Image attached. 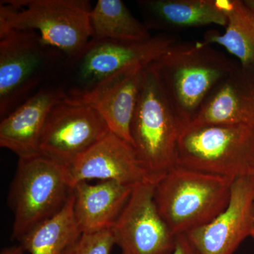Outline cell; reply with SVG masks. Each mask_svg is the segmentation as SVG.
Masks as SVG:
<instances>
[{"label": "cell", "instance_id": "cell-10", "mask_svg": "<svg viewBox=\"0 0 254 254\" xmlns=\"http://www.w3.org/2000/svg\"><path fill=\"white\" fill-rule=\"evenodd\" d=\"M155 185L150 180L135 185L111 228L122 254H171L175 250L177 237L159 213Z\"/></svg>", "mask_w": 254, "mask_h": 254}, {"label": "cell", "instance_id": "cell-11", "mask_svg": "<svg viewBox=\"0 0 254 254\" xmlns=\"http://www.w3.org/2000/svg\"><path fill=\"white\" fill-rule=\"evenodd\" d=\"M254 225V177L235 179L226 208L204 226L186 236L199 254H234L252 235Z\"/></svg>", "mask_w": 254, "mask_h": 254}, {"label": "cell", "instance_id": "cell-5", "mask_svg": "<svg viewBox=\"0 0 254 254\" xmlns=\"http://www.w3.org/2000/svg\"><path fill=\"white\" fill-rule=\"evenodd\" d=\"M88 0H7L0 3V33L32 30L50 46L76 59L92 39Z\"/></svg>", "mask_w": 254, "mask_h": 254}, {"label": "cell", "instance_id": "cell-7", "mask_svg": "<svg viewBox=\"0 0 254 254\" xmlns=\"http://www.w3.org/2000/svg\"><path fill=\"white\" fill-rule=\"evenodd\" d=\"M177 165L233 180L254 177V128L185 127L177 143Z\"/></svg>", "mask_w": 254, "mask_h": 254}, {"label": "cell", "instance_id": "cell-18", "mask_svg": "<svg viewBox=\"0 0 254 254\" xmlns=\"http://www.w3.org/2000/svg\"><path fill=\"white\" fill-rule=\"evenodd\" d=\"M225 14L227 26L224 33L215 31L205 34L203 43L223 47L235 56L241 66L254 68V11L240 0H214Z\"/></svg>", "mask_w": 254, "mask_h": 254}, {"label": "cell", "instance_id": "cell-8", "mask_svg": "<svg viewBox=\"0 0 254 254\" xmlns=\"http://www.w3.org/2000/svg\"><path fill=\"white\" fill-rule=\"evenodd\" d=\"M177 42L166 33L140 42L91 40L78 58L68 60L60 83L66 96L81 94L125 68L145 67Z\"/></svg>", "mask_w": 254, "mask_h": 254}, {"label": "cell", "instance_id": "cell-15", "mask_svg": "<svg viewBox=\"0 0 254 254\" xmlns=\"http://www.w3.org/2000/svg\"><path fill=\"white\" fill-rule=\"evenodd\" d=\"M66 95L59 80L40 88L0 123V146L18 158L38 154V143L48 115Z\"/></svg>", "mask_w": 254, "mask_h": 254}, {"label": "cell", "instance_id": "cell-13", "mask_svg": "<svg viewBox=\"0 0 254 254\" xmlns=\"http://www.w3.org/2000/svg\"><path fill=\"white\" fill-rule=\"evenodd\" d=\"M67 168L73 188L79 182L91 180H115L131 186L149 180L133 145L112 132Z\"/></svg>", "mask_w": 254, "mask_h": 254}, {"label": "cell", "instance_id": "cell-22", "mask_svg": "<svg viewBox=\"0 0 254 254\" xmlns=\"http://www.w3.org/2000/svg\"><path fill=\"white\" fill-rule=\"evenodd\" d=\"M171 254H199L186 235L177 236L175 250Z\"/></svg>", "mask_w": 254, "mask_h": 254}, {"label": "cell", "instance_id": "cell-20", "mask_svg": "<svg viewBox=\"0 0 254 254\" xmlns=\"http://www.w3.org/2000/svg\"><path fill=\"white\" fill-rule=\"evenodd\" d=\"M73 193L61 210L18 242L30 254H63L81 236L73 214Z\"/></svg>", "mask_w": 254, "mask_h": 254}, {"label": "cell", "instance_id": "cell-3", "mask_svg": "<svg viewBox=\"0 0 254 254\" xmlns=\"http://www.w3.org/2000/svg\"><path fill=\"white\" fill-rule=\"evenodd\" d=\"M233 181L177 165L155 185V204L174 235H185L225 210Z\"/></svg>", "mask_w": 254, "mask_h": 254}, {"label": "cell", "instance_id": "cell-17", "mask_svg": "<svg viewBox=\"0 0 254 254\" xmlns=\"http://www.w3.org/2000/svg\"><path fill=\"white\" fill-rule=\"evenodd\" d=\"M138 4L149 29L227 26L226 16L214 0H143L138 1Z\"/></svg>", "mask_w": 254, "mask_h": 254}, {"label": "cell", "instance_id": "cell-16", "mask_svg": "<svg viewBox=\"0 0 254 254\" xmlns=\"http://www.w3.org/2000/svg\"><path fill=\"white\" fill-rule=\"evenodd\" d=\"M133 186L115 180L95 185L87 182L76 184L73 188V214L81 233L111 229L128 201Z\"/></svg>", "mask_w": 254, "mask_h": 254}, {"label": "cell", "instance_id": "cell-25", "mask_svg": "<svg viewBox=\"0 0 254 254\" xmlns=\"http://www.w3.org/2000/svg\"><path fill=\"white\" fill-rule=\"evenodd\" d=\"M251 237H252V238H253L254 240V225L253 230H252V235H251Z\"/></svg>", "mask_w": 254, "mask_h": 254}, {"label": "cell", "instance_id": "cell-19", "mask_svg": "<svg viewBox=\"0 0 254 254\" xmlns=\"http://www.w3.org/2000/svg\"><path fill=\"white\" fill-rule=\"evenodd\" d=\"M92 39L140 42L151 38L149 28L121 0H98L91 10Z\"/></svg>", "mask_w": 254, "mask_h": 254}, {"label": "cell", "instance_id": "cell-24", "mask_svg": "<svg viewBox=\"0 0 254 254\" xmlns=\"http://www.w3.org/2000/svg\"><path fill=\"white\" fill-rule=\"evenodd\" d=\"M246 4L254 11V0H245Z\"/></svg>", "mask_w": 254, "mask_h": 254}, {"label": "cell", "instance_id": "cell-6", "mask_svg": "<svg viewBox=\"0 0 254 254\" xmlns=\"http://www.w3.org/2000/svg\"><path fill=\"white\" fill-rule=\"evenodd\" d=\"M72 193L66 167L41 153L19 158L8 195L14 214L12 238L19 240L53 218Z\"/></svg>", "mask_w": 254, "mask_h": 254}, {"label": "cell", "instance_id": "cell-23", "mask_svg": "<svg viewBox=\"0 0 254 254\" xmlns=\"http://www.w3.org/2000/svg\"><path fill=\"white\" fill-rule=\"evenodd\" d=\"M25 250L22 246H13L3 249L0 254H23Z\"/></svg>", "mask_w": 254, "mask_h": 254}, {"label": "cell", "instance_id": "cell-21", "mask_svg": "<svg viewBox=\"0 0 254 254\" xmlns=\"http://www.w3.org/2000/svg\"><path fill=\"white\" fill-rule=\"evenodd\" d=\"M115 245L112 229L82 234L63 254H110Z\"/></svg>", "mask_w": 254, "mask_h": 254}, {"label": "cell", "instance_id": "cell-1", "mask_svg": "<svg viewBox=\"0 0 254 254\" xmlns=\"http://www.w3.org/2000/svg\"><path fill=\"white\" fill-rule=\"evenodd\" d=\"M238 64L203 42H177L150 66L184 128Z\"/></svg>", "mask_w": 254, "mask_h": 254}, {"label": "cell", "instance_id": "cell-14", "mask_svg": "<svg viewBox=\"0 0 254 254\" xmlns=\"http://www.w3.org/2000/svg\"><path fill=\"white\" fill-rule=\"evenodd\" d=\"M206 125L254 128V68L239 63L212 90L187 126Z\"/></svg>", "mask_w": 254, "mask_h": 254}, {"label": "cell", "instance_id": "cell-9", "mask_svg": "<svg viewBox=\"0 0 254 254\" xmlns=\"http://www.w3.org/2000/svg\"><path fill=\"white\" fill-rule=\"evenodd\" d=\"M110 132L104 119L94 108L66 96L50 111L38 150L68 168Z\"/></svg>", "mask_w": 254, "mask_h": 254}, {"label": "cell", "instance_id": "cell-2", "mask_svg": "<svg viewBox=\"0 0 254 254\" xmlns=\"http://www.w3.org/2000/svg\"><path fill=\"white\" fill-rule=\"evenodd\" d=\"M68 58L32 30L0 33V116L14 111L40 88L60 79Z\"/></svg>", "mask_w": 254, "mask_h": 254}, {"label": "cell", "instance_id": "cell-12", "mask_svg": "<svg viewBox=\"0 0 254 254\" xmlns=\"http://www.w3.org/2000/svg\"><path fill=\"white\" fill-rule=\"evenodd\" d=\"M144 68L136 66L125 68L89 91L66 97L94 108L104 119L110 132L131 144L132 119Z\"/></svg>", "mask_w": 254, "mask_h": 254}, {"label": "cell", "instance_id": "cell-4", "mask_svg": "<svg viewBox=\"0 0 254 254\" xmlns=\"http://www.w3.org/2000/svg\"><path fill=\"white\" fill-rule=\"evenodd\" d=\"M183 126L150 64L143 70L131 125V144L150 181L157 183L177 165V147Z\"/></svg>", "mask_w": 254, "mask_h": 254}]
</instances>
